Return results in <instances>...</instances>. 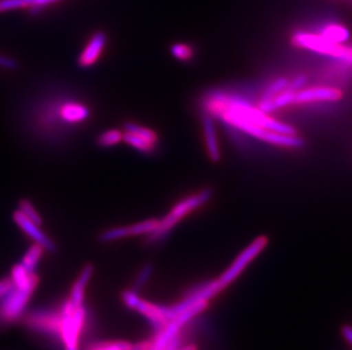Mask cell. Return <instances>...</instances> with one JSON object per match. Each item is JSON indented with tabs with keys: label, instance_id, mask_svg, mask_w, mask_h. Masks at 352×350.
Instances as JSON below:
<instances>
[{
	"label": "cell",
	"instance_id": "obj_1",
	"mask_svg": "<svg viewBox=\"0 0 352 350\" xmlns=\"http://www.w3.org/2000/svg\"><path fill=\"white\" fill-rule=\"evenodd\" d=\"M91 110L85 103L69 96H55L40 100L32 106L29 124L38 136L53 142L60 137L69 136L82 123L87 122Z\"/></svg>",
	"mask_w": 352,
	"mask_h": 350
},
{
	"label": "cell",
	"instance_id": "obj_2",
	"mask_svg": "<svg viewBox=\"0 0 352 350\" xmlns=\"http://www.w3.org/2000/svg\"><path fill=\"white\" fill-rule=\"evenodd\" d=\"M212 197V189L204 188L193 195L187 196L186 198L182 199L173 206V209H170L169 213L164 218L160 220L157 230L150 235H147L146 244L153 245L157 242H162L180 221H183L184 218L196 209L206 205Z\"/></svg>",
	"mask_w": 352,
	"mask_h": 350
},
{
	"label": "cell",
	"instance_id": "obj_3",
	"mask_svg": "<svg viewBox=\"0 0 352 350\" xmlns=\"http://www.w3.org/2000/svg\"><path fill=\"white\" fill-rule=\"evenodd\" d=\"M292 43L300 48L313 50L315 53L333 57L341 63L352 65V47L332 43L320 34L299 31L293 34Z\"/></svg>",
	"mask_w": 352,
	"mask_h": 350
},
{
	"label": "cell",
	"instance_id": "obj_4",
	"mask_svg": "<svg viewBox=\"0 0 352 350\" xmlns=\"http://www.w3.org/2000/svg\"><path fill=\"white\" fill-rule=\"evenodd\" d=\"M38 283L39 278L34 273L27 284L21 287L14 284L13 289L0 301V320L3 323H13L24 314Z\"/></svg>",
	"mask_w": 352,
	"mask_h": 350
},
{
	"label": "cell",
	"instance_id": "obj_5",
	"mask_svg": "<svg viewBox=\"0 0 352 350\" xmlns=\"http://www.w3.org/2000/svg\"><path fill=\"white\" fill-rule=\"evenodd\" d=\"M267 246H268V238L266 235H260L250 245L246 246L245 249L237 255V257L234 259L233 263L228 266L226 271L217 279L220 288L225 290L227 287H230V284L237 280L243 275V272L249 268V265L266 249Z\"/></svg>",
	"mask_w": 352,
	"mask_h": 350
},
{
	"label": "cell",
	"instance_id": "obj_6",
	"mask_svg": "<svg viewBox=\"0 0 352 350\" xmlns=\"http://www.w3.org/2000/svg\"><path fill=\"white\" fill-rule=\"evenodd\" d=\"M160 224L159 218H148L143 222H138L136 224L119 226V228L109 229L103 231L97 237V240L102 244L117 242L121 239L136 237V235H150L157 230Z\"/></svg>",
	"mask_w": 352,
	"mask_h": 350
},
{
	"label": "cell",
	"instance_id": "obj_7",
	"mask_svg": "<svg viewBox=\"0 0 352 350\" xmlns=\"http://www.w3.org/2000/svg\"><path fill=\"white\" fill-rule=\"evenodd\" d=\"M86 316L87 311L83 305L78 307L72 314H62L60 339L63 342L65 349H67V348H78L80 334L82 330Z\"/></svg>",
	"mask_w": 352,
	"mask_h": 350
},
{
	"label": "cell",
	"instance_id": "obj_8",
	"mask_svg": "<svg viewBox=\"0 0 352 350\" xmlns=\"http://www.w3.org/2000/svg\"><path fill=\"white\" fill-rule=\"evenodd\" d=\"M25 323L32 330L58 337L60 336L62 314L50 311L32 312L25 317Z\"/></svg>",
	"mask_w": 352,
	"mask_h": 350
},
{
	"label": "cell",
	"instance_id": "obj_9",
	"mask_svg": "<svg viewBox=\"0 0 352 350\" xmlns=\"http://www.w3.org/2000/svg\"><path fill=\"white\" fill-rule=\"evenodd\" d=\"M14 223L20 226L21 230L29 235L34 244L41 246L45 249V251L55 254L57 251V246L45 232L40 229V225L36 224L34 222L31 221L25 215L22 214L19 209H15L12 214Z\"/></svg>",
	"mask_w": 352,
	"mask_h": 350
},
{
	"label": "cell",
	"instance_id": "obj_10",
	"mask_svg": "<svg viewBox=\"0 0 352 350\" xmlns=\"http://www.w3.org/2000/svg\"><path fill=\"white\" fill-rule=\"evenodd\" d=\"M341 90L334 86L303 88L294 95V104L332 103L342 98Z\"/></svg>",
	"mask_w": 352,
	"mask_h": 350
},
{
	"label": "cell",
	"instance_id": "obj_11",
	"mask_svg": "<svg viewBox=\"0 0 352 350\" xmlns=\"http://www.w3.org/2000/svg\"><path fill=\"white\" fill-rule=\"evenodd\" d=\"M107 36L103 31H97L90 38L89 41L78 57V67L81 69H89L100 60V55L103 53L104 48L107 46Z\"/></svg>",
	"mask_w": 352,
	"mask_h": 350
},
{
	"label": "cell",
	"instance_id": "obj_12",
	"mask_svg": "<svg viewBox=\"0 0 352 350\" xmlns=\"http://www.w3.org/2000/svg\"><path fill=\"white\" fill-rule=\"evenodd\" d=\"M203 137L206 142V152L209 159L212 162H219L221 159V152H220L219 141H218V135H217L216 124L213 121V116L206 113V115L202 116Z\"/></svg>",
	"mask_w": 352,
	"mask_h": 350
},
{
	"label": "cell",
	"instance_id": "obj_13",
	"mask_svg": "<svg viewBox=\"0 0 352 350\" xmlns=\"http://www.w3.org/2000/svg\"><path fill=\"white\" fill-rule=\"evenodd\" d=\"M133 310H136L138 313L146 317L150 320L152 327H154L155 334H159L163 327L168 324L166 315H164V310L161 305L152 304L150 301H144L140 298V301H137L136 306Z\"/></svg>",
	"mask_w": 352,
	"mask_h": 350
},
{
	"label": "cell",
	"instance_id": "obj_14",
	"mask_svg": "<svg viewBox=\"0 0 352 350\" xmlns=\"http://www.w3.org/2000/svg\"><path fill=\"white\" fill-rule=\"evenodd\" d=\"M60 0H0V13L29 8L31 15H38L46 7Z\"/></svg>",
	"mask_w": 352,
	"mask_h": 350
},
{
	"label": "cell",
	"instance_id": "obj_15",
	"mask_svg": "<svg viewBox=\"0 0 352 350\" xmlns=\"http://www.w3.org/2000/svg\"><path fill=\"white\" fill-rule=\"evenodd\" d=\"M94 275V265L87 264L80 272L79 278L76 281L72 290H71L70 301L76 307L82 306L85 291L89 283L90 279Z\"/></svg>",
	"mask_w": 352,
	"mask_h": 350
},
{
	"label": "cell",
	"instance_id": "obj_16",
	"mask_svg": "<svg viewBox=\"0 0 352 350\" xmlns=\"http://www.w3.org/2000/svg\"><path fill=\"white\" fill-rule=\"evenodd\" d=\"M320 36H324L326 39L336 43H346V40L350 38V32L346 27H343L341 24L332 23L327 24L322 31Z\"/></svg>",
	"mask_w": 352,
	"mask_h": 350
},
{
	"label": "cell",
	"instance_id": "obj_17",
	"mask_svg": "<svg viewBox=\"0 0 352 350\" xmlns=\"http://www.w3.org/2000/svg\"><path fill=\"white\" fill-rule=\"evenodd\" d=\"M123 141L126 142L128 145H131L133 148L137 149L138 152H143L150 155L154 152V149L157 147L153 142L148 141V140L144 139L142 137L136 136L133 133L128 132L123 133Z\"/></svg>",
	"mask_w": 352,
	"mask_h": 350
},
{
	"label": "cell",
	"instance_id": "obj_18",
	"mask_svg": "<svg viewBox=\"0 0 352 350\" xmlns=\"http://www.w3.org/2000/svg\"><path fill=\"white\" fill-rule=\"evenodd\" d=\"M43 251H45V249L41 246L34 244L24 255L22 261H21V264L29 273H34V271H36Z\"/></svg>",
	"mask_w": 352,
	"mask_h": 350
},
{
	"label": "cell",
	"instance_id": "obj_19",
	"mask_svg": "<svg viewBox=\"0 0 352 350\" xmlns=\"http://www.w3.org/2000/svg\"><path fill=\"white\" fill-rule=\"evenodd\" d=\"M123 133L119 130L112 129L104 131L96 138V145L100 148H111L122 141Z\"/></svg>",
	"mask_w": 352,
	"mask_h": 350
},
{
	"label": "cell",
	"instance_id": "obj_20",
	"mask_svg": "<svg viewBox=\"0 0 352 350\" xmlns=\"http://www.w3.org/2000/svg\"><path fill=\"white\" fill-rule=\"evenodd\" d=\"M124 130L128 132L133 133L136 136L142 137L144 139L148 140V141L153 142L157 145V135L154 132L153 130L148 129L146 126H140L137 123L126 122L124 124Z\"/></svg>",
	"mask_w": 352,
	"mask_h": 350
},
{
	"label": "cell",
	"instance_id": "obj_21",
	"mask_svg": "<svg viewBox=\"0 0 352 350\" xmlns=\"http://www.w3.org/2000/svg\"><path fill=\"white\" fill-rule=\"evenodd\" d=\"M133 344L128 341H102L88 346V350H131Z\"/></svg>",
	"mask_w": 352,
	"mask_h": 350
},
{
	"label": "cell",
	"instance_id": "obj_22",
	"mask_svg": "<svg viewBox=\"0 0 352 350\" xmlns=\"http://www.w3.org/2000/svg\"><path fill=\"white\" fill-rule=\"evenodd\" d=\"M19 211H20L22 214L25 215L29 220L34 222L36 224L40 225V226L43 225V218H41L37 209H34V206L31 204L29 199H20V202H19Z\"/></svg>",
	"mask_w": 352,
	"mask_h": 350
},
{
	"label": "cell",
	"instance_id": "obj_23",
	"mask_svg": "<svg viewBox=\"0 0 352 350\" xmlns=\"http://www.w3.org/2000/svg\"><path fill=\"white\" fill-rule=\"evenodd\" d=\"M170 53L176 60H182V62H187V60H192L194 56L192 47L188 46L186 43H175L170 48Z\"/></svg>",
	"mask_w": 352,
	"mask_h": 350
},
{
	"label": "cell",
	"instance_id": "obj_24",
	"mask_svg": "<svg viewBox=\"0 0 352 350\" xmlns=\"http://www.w3.org/2000/svg\"><path fill=\"white\" fill-rule=\"evenodd\" d=\"M289 81V80L286 78H278V79L274 80L273 82L268 84L265 89L261 98H275L278 93H282L287 88Z\"/></svg>",
	"mask_w": 352,
	"mask_h": 350
},
{
	"label": "cell",
	"instance_id": "obj_25",
	"mask_svg": "<svg viewBox=\"0 0 352 350\" xmlns=\"http://www.w3.org/2000/svg\"><path fill=\"white\" fill-rule=\"evenodd\" d=\"M154 273V268L152 264H145L144 265L142 270H140V273L137 275L136 281H135V284H133V291L135 292H138V291L142 289V288L145 285V284L150 281V279L152 278V275Z\"/></svg>",
	"mask_w": 352,
	"mask_h": 350
},
{
	"label": "cell",
	"instance_id": "obj_26",
	"mask_svg": "<svg viewBox=\"0 0 352 350\" xmlns=\"http://www.w3.org/2000/svg\"><path fill=\"white\" fill-rule=\"evenodd\" d=\"M294 95H296V93H292V91H289V90H284L282 93H278L274 98L277 109L284 108V107H287V106L293 105L294 104Z\"/></svg>",
	"mask_w": 352,
	"mask_h": 350
},
{
	"label": "cell",
	"instance_id": "obj_27",
	"mask_svg": "<svg viewBox=\"0 0 352 350\" xmlns=\"http://www.w3.org/2000/svg\"><path fill=\"white\" fill-rule=\"evenodd\" d=\"M307 84H308V76L301 74V75L296 76L294 79L289 81V84H287V88L285 90H289L292 93H298L303 88H306Z\"/></svg>",
	"mask_w": 352,
	"mask_h": 350
},
{
	"label": "cell",
	"instance_id": "obj_28",
	"mask_svg": "<svg viewBox=\"0 0 352 350\" xmlns=\"http://www.w3.org/2000/svg\"><path fill=\"white\" fill-rule=\"evenodd\" d=\"M19 67H20V64H19L16 60L10 58V57L8 56H3V55L0 54V69L8 71H16L19 70Z\"/></svg>",
	"mask_w": 352,
	"mask_h": 350
},
{
	"label": "cell",
	"instance_id": "obj_29",
	"mask_svg": "<svg viewBox=\"0 0 352 350\" xmlns=\"http://www.w3.org/2000/svg\"><path fill=\"white\" fill-rule=\"evenodd\" d=\"M122 301L126 307L133 310L135 306H136L137 301H140V297H138V294L135 291H124L122 294Z\"/></svg>",
	"mask_w": 352,
	"mask_h": 350
},
{
	"label": "cell",
	"instance_id": "obj_30",
	"mask_svg": "<svg viewBox=\"0 0 352 350\" xmlns=\"http://www.w3.org/2000/svg\"><path fill=\"white\" fill-rule=\"evenodd\" d=\"M256 107H258L261 112L266 113V114L275 112L276 109H277L275 102H274V98H261Z\"/></svg>",
	"mask_w": 352,
	"mask_h": 350
},
{
	"label": "cell",
	"instance_id": "obj_31",
	"mask_svg": "<svg viewBox=\"0 0 352 350\" xmlns=\"http://www.w3.org/2000/svg\"><path fill=\"white\" fill-rule=\"evenodd\" d=\"M13 287L14 282L12 278H6L0 280V301L13 289Z\"/></svg>",
	"mask_w": 352,
	"mask_h": 350
},
{
	"label": "cell",
	"instance_id": "obj_32",
	"mask_svg": "<svg viewBox=\"0 0 352 350\" xmlns=\"http://www.w3.org/2000/svg\"><path fill=\"white\" fill-rule=\"evenodd\" d=\"M341 334H342L343 339L348 342L350 347L352 348V327L349 324H344L341 327Z\"/></svg>",
	"mask_w": 352,
	"mask_h": 350
},
{
	"label": "cell",
	"instance_id": "obj_33",
	"mask_svg": "<svg viewBox=\"0 0 352 350\" xmlns=\"http://www.w3.org/2000/svg\"><path fill=\"white\" fill-rule=\"evenodd\" d=\"M351 1H352V0H351Z\"/></svg>",
	"mask_w": 352,
	"mask_h": 350
}]
</instances>
